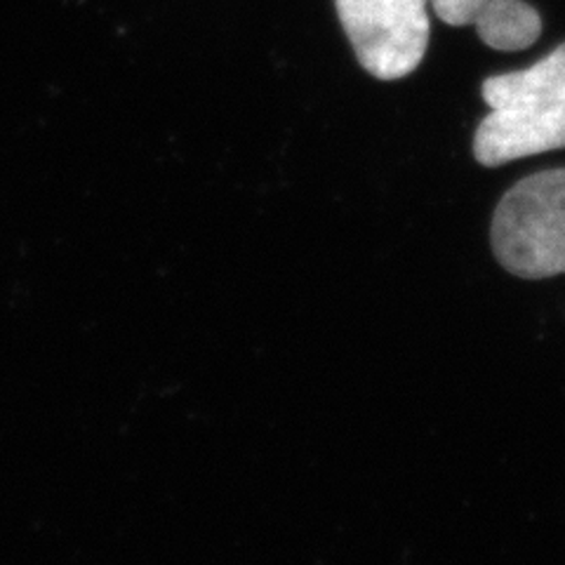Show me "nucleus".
Listing matches in <instances>:
<instances>
[{"label":"nucleus","instance_id":"3","mask_svg":"<svg viewBox=\"0 0 565 565\" xmlns=\"http://www.w3.org/2000/svg\"><path fill=\"white\" fill-rule=\"evenodd\" d=\"M351 47L380 81L411 76L429 47V0H334Z\"/></svg>","mask_w":565,"mask_h":565},{"label":"nucleus","instance_id":"2","mask_svg":"<svg viewBox=\"0 0 565 565\" xmlns=\"http://www.w3.org/2000/svg\"><path fill=\"white\" fill-rule=\"evenodd\" d=\"M490 243L502 267L519 278L565 274V168L511 186L494 207Z\"/></svg>","mask_w":565,"mask_h":565},{"label":"nucleus","instance_id":"1","mask_svg":"<svg viewBox=\"0 0 565 565\" xmlns=\"http://www.w3.org/2000/svg\"><path fill=\"white\" fill-rule=\"evenodd\" d=\"M490 114L473 135V158L500 168L565 149V43L537 64L483 81Z\"/></svg>","mask_w":565,"mask_h":565},{"label":"nucleus","instance_id":"4","mask_svg":"<svg viewBox=\"0 0 565 565\" xmlns=\"http://www.w3.org/2000/svg\"><path fill=\"white\" fill-rule=\"evenodd\" d=\"M438 20L450 26H476L479 39L502 52L533 45L542 33L540 12L523 0H429Z\"/></svg>","mask_w":565,"mask_h":565}]
</instances>
